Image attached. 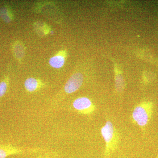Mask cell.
I'll use <instances>...</instances> for the list:
<instances>
[{
	"instance_id": "cell-1",
	"label": "cell",
	"mask_w": 158,
	"mask_h": 158,
	"mask_svg": "<svg viewBox=\"0 0 158 158\" xmlns=\"http://www.w3.org/2000/svg\"><path fill=\"white\" fill-rule=\"evenodd\" d=\"M101 133L106 143L105 158H109L117 149L120 136L118 131L113 123L109 120L101 129Z\"/></svg>"
},
{
	"instance_id": "cell-2",
	"label": "cell",
	"mask_w": 158,
	"mask_h": 158,
	"mask_svg": "<svg viewBox=\"0 0 158 158\" xmlns=\"http://www.w3.org/2000/svg\"><path fill=\"white\" fill-rule=\"evenodd\" d=\"M152 104L144 102L139 104L133 110L132 119L141 127H145L149 122L152 113Z\"/></svg>"
},
{
	"instance_id": "cell-3",
	"label": "cell",
	"mask_w": 158,
	"mask_h": 158,
	"mask_svg": "<svg viewBox=\"0 0 158 158\" xmlns=\"http://www.w3.org/2000/svg\"><path fill=\"white\" fill-rule=\"evenodd\" d=\"M47 150L40 148L18 147L10 144L0 145V158H6L9 156L18 154H32L45 153Z\"/></svg>"
},
{
	"instance_id": "cell-4",
	"label": "cell",
	"mask_w": 158,
	"mask_h": 158,
	"mask_svg": "<svg viewBox=\"0 0 158 158\" xmlns=\"http://www.w3.org/2000/svg\"><path fill=\"white\" fill-rule=\"evenodd\" d=\"M73 106L79 113L83 115H90L96 110V107L92 102L85 97H80L74 101Z\"/></svg>"
},
{
	"instance_id": "cell-5",
	"label": "cell",
	"mask_w": 158,
	"mask_h": 158,
	"mask_svg": "<svg viewBox=\"0 0 158 158\" xmlns=\"http://www.w3.org/2000/svg\"><path fill=\"white\" fill-rule=\"evenodd\" d=\"M84 79L83 74L80 73H77L73 75L64 86L65 93L69 94L78 90L83 85Z\"/></svg>"
},
{
	"instance_id": "cell-6",
	"label": "cell",
	"mask_w": 158,
	"mask_h": 158,
	"mask_svg": "<svg viewBox=\"0 0 158 158\" xmlns=\"http://www.w3.org/2000/svg\"><path fill=\"white\" fill-rule=\"evenodd\" d=\"M43 85V84L39 80L29 78L26 80L24 86L27 91L29 92H33L40 89Z\"/></svg>"
},
{
	"instance_id": "cell-7",
	"label": "cell",
	"mask_w": 158,
	"mask_h": 158,
	"mask_svg": "<svg viewBox=\"0 0 158 158\" xmlns=\"http://www.w3.org/2000/svg\"><path fill=\"white\" fill-rule=\"evenodd\" d=\"M65 62L64 57L61 56H55L51 58L49 60V64L55 68H60L63 66Z\"/></svg>"
},
{
	"instance_id": "cell-8",
	"label": "cell",
	"mask_w": 158,
	"mask_h": 158,
	"mask_svg": "<svg viewBox=\"0 0 158 158\" xmlns=\"http://www.w3.org/2000/svg\"><path fill=\"white\" fill-rule=\"evenodd\" d=\"M115 88L118 92H122L124 90L125 82L123 77L120 74H116L115 77Z\"/></svg>"
},
{
	"instance_id": "cell-9",
	"label": "cell",
	"mask_w": 158,
	"mask_h": 158,
	"mask_svg": "<svg viewBox=\"0 0 158 158\" xmlns=\"http://www.w3.org/2000/svg\"><path fill=\"white\" fill-rule=\"evenodd\" d=\"M58 156V153L56 151L47 152L44 154L40 155L34 158H54Z\"/></svg>"
},
{
	"instance_id": "cell-10",
	"label": "cell",
	"mask_w": 158,
	"mask_h": 158,
	"mask_svg": "<svg viewBox=\"0 0 158 158\" xmlns=\"http://www.w3.org/2000/svg\"><path fill=\"white\" fill-rule=\"evenodd\" d=\"M8 88V82L6 81L0 82V98L4 96L6 93Z\"/></svg>"
}]
</instances>
